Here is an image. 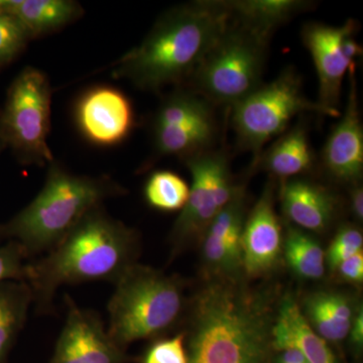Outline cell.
<instances>
[{
	"label": "cell",
	"mask_w": 363,
	"mask_h": 363,
	"mask_svg": "<svg viewBox=\"0 0 363 363\" xmlns=\"http://www.w3.org/2000/svg\"><path fill=\"white\" fill-rule=\"evenodd\" d=\"M0 11L16 18L30 39L63 28L83 13L70 0H0Z\"/></svg>",
	"instance_id": "ffe728a7"
},
{
	"label": "cell",
	"mask_w": 363,
	"mask_h": 363,
	"mask_svg": "<svg viewBox=\"0 0 363 363\" xmlns=\"http://www.w3.org/2000/svg\"><path fill=\"white\" fill-rule=\"evenodd\" d=\"M223 0H202L175 7L149 35L116 63L113 76L145 90L187 82L230 23Z\"/></svg>",
	"instance_id": "3957f363"
},
{
	"label": "cell",
	"mask_w": 363,
	"mask_h": 363,
	"mask_svg": "<svg viewBox=\"0 0 363 363\" xmlns=\"http://www.w3.org/2000/svg\"><path fill=\"white\" fill-rule=\"evenodd\" d=\"M269 45L231 20L189 78L190 90L213 106L233 108L262 84Z\"/></svg>",
	"instance_id": "8992f818"
},
{
	"label": "cell",
	"mask_w": 363,
	"mask_h": 363,
	"mask_svg": "<svg viewBox=\"0 0 363 363\" xmlns=\"http://www.w3.org/2000/svg\"><path fill=\"white\" fill-rule=\"evenodd\" d=\"M79 130L90 143L113 145L123 142L135 125L128 97L116 88L101 86L86 92L76 106Z\"/></svg>",
	"instance_id": "5bb4252c"
},
{
	"label": "cell",
	"mask_w": 363,
	"mask_h": 363,
	"mask_svg": "<svg viewBox=\"0 0 363 363\" xmlns=\"http://www.w3.org/2000/svg\"><path fill=\"white\" fill-rule=\"evenodd\" d=\"M274 352L295 348L308 363H337L327 341L313 330L298 303L286 296L279 303L272 327Z\"/></svg>",
	"instance_id": "e0dca14e"
},
{
	"label": "cell",
	"mask_w": 363,
	"mask_h": 363,
	"mask_svg": "<svg viewBox=\"0 0 363 363\" xmlns=\"http://www.w3.org/2000/svg\"><path fill=\"white\" fill-rule=\"evenodd\" d=\"M305 363H308V362H305Z\"/></svg>",
	"instance_id": "836d02e7"
},
{
	"label": "cell",
	"mask_w": 363,
	"mask_h": 363,
	"mask_svg": "<svg viewBox=\"0 0 363 363\" xmlns=\"http://www.w3.org/2000/svg\"><path fill=\"white\" fill-rule=\"evenodd\" d=\"M348 336H350L351 347L353 348V350L357 351V353L362 352L363 347V310L362 305L357 308Z\"/></svg>",
	"instance_id": "f546056e"
},
{
	"label": "cell",
	"mask_w": 363,
	"mask_h": 363,
	"mask_svg": "<svg viewBox=\"0 0 363 363\" xmlns=\"http://www.w3.org/2000/svg\"><path fill=\"white\" fill-rule=\"evenodd\" d=\"M335 272L343 281L350 284H360L363 281V252L357 253L346 259Z\"/></svg>",
	"instance_id": "f1b7e54d"
},
{
	"label": "cell",
	"mask_w": 363,
	"mask_h": 363,
	"mask_svg": "<svg viewBox=\"0 0 363 363\" xmlns=\"http://www.w3.org/2000/svg\"><path fill=\"white\" fill-rule=\"evenodd\" d=\"M142 363H188L184 332L156 341L143 355Z\"/></svg>",
	"instance_id": "4316f807"
},
{
	"label": "cell",
	"mask_w": 363,
	"mask_h": 363,
	"mask_svg": "<svg viewBox=\"0 0 363 363\" xmlns=\"http://www.w3.org/2000/svg\"><path fill=\"white\" fill-rule=\"evenodd\" d=\"M279 355L274 363H305L304 355L295 348L279 351Z\"/></svg>",
	"instance_id": "1f68e13d"
},
{
	"label": "cell",
	"mask_w": 363,
	"mask_h": 363,
	"mask_svg": "<svg viewBox=\"0 0 363 363\" xmlns=\"http://www.w3.org/2000/svg\"><path fill=\"white\" fill-rule=\"evenodd\" d=\"M316 164V156L310 143L308 128L303 121L281 133L271 147L262 152L252 169H264L281 183L305 175Z\"/></svg>",
	"instance_id": "ac0fdd59"
},
{
	"label": "cell",
	"mask_w": 363,
	"mask_h": 363,
	"mask_svg": "<svg viewBox=\"0 0 363 363\" xmlns=\"http://www.w3.org/2000/svg\"><path fill=\"white\" fill-rule=\"evenodd\" d=\"M189 194L190 186L187 182L169 171L155 172L145 186V201L160 211L175 212L183 209Z\"/></svg>",
	"instance_id": "cb8c5ba5"
},
{
	"label": "cell",
	"mask_w": 363,
	"mask_h": 363,
	"mask_svg": "<svg viewBox=\"0 0 363 363\" xmlns=\"http://www.w3.org/2000/svg\"><path fill=\"white\" fill-rule=\"evenodd\" d=\"M4 145H1V143H0V152H1V150H4Z\"/></svg>",
	"instance_id": "d6a6232c"
},
{
	"label": "cell",
	"mask_w": 363,
	"mask_h": 363,
	"mask_svg": "<svg viewBox=\"0 0 363 363\" xmlns=\"http://www.w3.org/2000/svg\"><path fill=\"white\" fill-rule=\"evenodd\" d=\"M26 253L18 243L9 241L0 247V284L6 281H23L26 278Z\"/></svg>",
	"instance_id": "83f0119b"
},
{
	"label": "cell",
	"mask_w": 363,
	"mask_h": 363,
	"mask_svg": "<svg viewBox=\"0 0 363 363\" xmlns=\"http://www.w3.org/2000/svg\"><path fill=\"white\" fill-rule=\"evenodd\" d=\"M358 28L359 23L351 18L342 26L309 23L302 28L303 44L311 54L319 80L317 102L336 114H341L344 78L362 56V45L355 39Z\"/></svg>",
	"instance_id": "8fae6325"
},
{
	"label": "cell",
	"mask_w": 363,
	"mask_h": 363,
	"mask_svg": "<svg viewBox=\"0 0 363 363\" xmlns=\"http://www.w3.org/2000/svg\"><path fill=\"white\" fill-rule=\"evenodd\" d=\"M281 231L271 182L245 218L241 234V259L248 277L264 276L277 266L283 248Z\"/></svg>",
	"instance_id": "9a60e30c"
},
{
	"label": "cell",
	"mask_w": 363,
	"mask_h": 363,
	"mask_svg": "<svg viewBox=\"0 0 363 363\" xmlns=\"http://www.w3.org/2000/svg\"><path fill=\"white\" fill-rule=\"evenodd\" d=\"M125 190L107 177L79 176L57 162L49 164L44 187L28 206L0 225V240L18 243L26 257L45 255L83 216Z\"/></svg>",
	"instance_id": "277c9868"
},
{
	"label": "cell",
	"mask_w": 363,
	"mask_h": 363,
	"mask_svg": "<svg viewBox=\"0 0 363 363\" xmlns=\"http://www.w3.org/2000/svg\"><path fill=\"white\" fill-rule=\"evenodd\" d=\"M30 39L16 18L0 11V68L13 61Z\"/></svg>",
	"instance_id": "d4e9b609"
},
{
	"label": "cell",
	"mask_w": 363,
	"mask_h": 363,
	"mask_svg": "<svg viewBox=\"0 0 363 363\" xmlns=\"http://www.w3.org/2000/svg\"><path fill=\"white\" fill-rule=\"evenodd\" d=\"M192 176L190 194L169 235L171 257L201 241L208 227L233 199L234 184L229 159L223 150H205L185 160Z\"/></svg>",
	"instance_id": "9c48e42d"
},
{
	"label": "cell",
	"mask_w": 363,
	"mask_h": 363,
	"mask_svg": "<svg viewBox=\"0 0 363 363\" xmlns=\"http://www.w3.org/2000/svg\"><path fill=\"white\" fill-rule=\"evenodd\" d=\"M223 4L231 20L269 43L279 26L314 6L304 0H223Z\"/></svg>",
	"instance_id": "d6986e66"
},
{
	"label": "cell",
	"mask_w": 363,
	"mask_h": 363,
	"mask_svg": "<svg viewBox=\"0 0 363 363\" xmlns=\"http://www.w3.org/2000/svg\"><path fill=\"white\" fill-rule=\"evenodd\" d=\"M272 295L238 277H214L186 309L188 363H272Z\"/></svg>",
	"instance_id": "6da1fadb"
},
{
	"label": "cell",
	"mask_w": 363,
	"mask_h": 363,
	"mask_svg": "<svg viewBox=\"0 0 363 363\" xmlns=\"http://www.w3.org/2000/svg\"><path fill=\"white\" fill-rule=\"evenodd\" d=\"M286 264L298 277L316 281L325 274L323 248L310 234L290 227L283 245Z\"/></svg>",
	"instance_id": "603a6c76"
},
{
	"label": "cell",
	"mask_w": 363,
	"mask_h": 363,
	"mask_svg": "<svg viewBox=\"0 0 363 363\" xmlns=\"http://www.w3.org/2000/svg\"><path fill=\"white\" fill-rule=\"evenodd\" d=\"M306 113L339 117L306 96L300 74L286 67L231 108V124L240 150L252 152V168L269 140L285 133L296 116Z\"/></svg>",
	"instance_id": "52a82bcc"
},
{
	"label": "cell",
	"mask_w": 363,
	"mask_h": 363,
	"mask_svg": "<svg viewBox=\"0 0 363 363\" xmlns=\"http://www.w3.org/2000/svg\"><path fill=\"white\" fill-rule=\"evenodd\" d=\"M213 107L190 89L178 90L167 97L154 123L157 154L186 160L211 149L217 135Z\"/></svg>",
	"instance_id": "30bf717a"
},
{
	"label": "cell",
	"mask_w": 363,
	"mask_h": 363,
	"mask_svg": "<svg viewBox=\"0 0 363 363\" xmlns=\"http://www.w3.org/2000/svg\"><path fill=\"white\" fill-rule=\"evenodd\" d=\"M281 202L289 221L314 233H323L331 225L339 205L328 188L300 178L281 183Z\"/></svg>",
	"instance_id": "2e32d148"
},
{
	"label": "cell",
	"mask_w": 363,
	"mask_h": 363,
	"mask_svg": "<svg viewBox=\"0 0 363 363\" xmlns=\"http://www.w3.org/2000/svg\"><path fill=\"white\" fill-rule=\"evenodd\" d=\"M348 94L344 113L321 152V164L333 180L355 185L363 173V126L355 67L348 72Z\"/></svg>",
	"instance_id": "4fadbf2b"
},
{
	"label": "cell",
	"mask_w": 363,
	"mask_h": 363,
	"mask_svg": "<svg viewBox=\"0 0 363 363\" xmlns=\"http://www.w3.org/2000/svg\"><path fill=\"white\" fill-rule=\"evenodd\" d=\"M51 99L49 79L33 67L23 69L9 87L0 113V143L23 164L40 167L54 162L48 145Z\"/></svg>",
	"instance_id": "ba28073f"
},
{
	"label": "cell",
	"mask_w": 363,
	"mask_h": 363,
	"mask_svg": "<svg viewBox=\"0 0 363 363\" xmlns=\"http://www.w3.org/2000/svg\"><path fill=\"white\" fill-rule=\"evenodd\" d=\"M362 231L353 225L341 226L325 255V262L331 271H336L346 259L362 252Z\"/></svg>",
	"instance_id": "484cf974"
},
{
	"label": "cell",
	"mask_w": 363,
	"mask_h": 363,
	"mask_svg": "<svg viewBox=\"0 0 363 363\" xmlns=\"http://www.w3.org/2000/svg\"><path fill=\"white\" fill-rule=\"evenodd\" d=\"M114 286L106 329L123 350L135 341L166 333L187 309L184 281L154 267L136 262Z\"/></svg>",
	"instance_id": "5b68a950"
},
{
	"label": "cell",
	"mask_w": 363,
	"mask_h": 363,
	"mask_svg": "<svg viewBox=\"0 0 363 363\" xmlns=\"http://www.w3.org/2000/svg\"><path fill=\"white\" fill-rule=\"evenodd\" d=\"M350 210L358 222L363 220V189L359 183L352 185L350 191Z\"/></svg>",
	"instance_id": "4dcf8cb0"
},
{
	"label": "cell",
	"mask_w": 363,
	"mask_h": 363,
	"mask_svg": "<svg viewBox=\"0 0 363 363\" xmlns=\"http://www.w3.org/2000/svg\"><path fill=\"white\" fill-rule=\"evenodd\" d=\"M357 311L352 301L344 294L319 291L305 298L302 313L320 337L329 342H340L348 337Z\"/></svg>",
	"instance_id": "44dd1931"
},
{
	"label": "cell",
	"mask_w": 363,
	"mask_h": 363,
	"mask_svg": "<svg viewBox=\"0 0 363 363\" xmlns=\"http://www.w3.org/2000/svg\"><path fill=\"white\" fill-rule=\"evenodd\" d=\"M140 233L112 218L101 206L86 213L58 245L28 262L26 281L40 314L54 311L57 291L66 285L118 279L138 262Z\"/></svg>",
	"instance_id": "7a4b0ae2"
},
{
	"label": "cell",
	"mask_w": 363,
	"mask_h": 363,
	"mask_svg": "<svg viewBox=\"0 0 363 363\" xmlns=\"http://www.w3.org/2000/svg\"><path fill=\"white\" fill-rule=\"evenodd\" d=\"M67 316L50 363H126V350L109 336L101 318L65 296Z\"/></svg>",
	"instance_id": "7c38bea8"
},
{
	"label": "cell",
	"mask_w": 363,
	"mask_h": 363,
	"mask_svg": "<svg viewBox=\"0 0 363 363\" xmlns=\"http://www.w3.org/2000/svg\"><path fill=\"white\" fill-rule=\"evenodd\" d=\"M32 305V291L26 281L0 284V363H7Z\"/></svg>",
	"instance_id": "7402d4cb"
}]
</instances>
